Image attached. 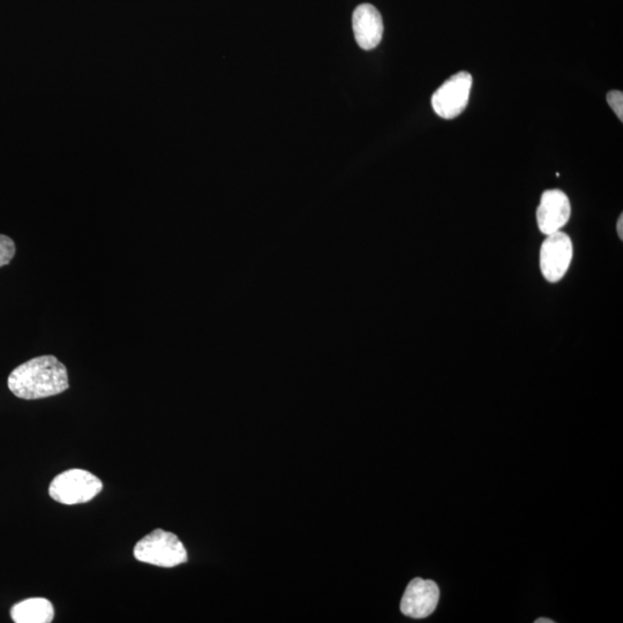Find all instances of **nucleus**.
I'll list each match as a JSON object with an SVG mask.
<instances>
[{
    "instance_id": "nucleus-1",
    "label": "nucleus",
    "mask_w": 623,
    "mask_h": 623,
    "mask_svg": "<svg viewBox=\"0 0 623 623\" xmlns=\"http://www.w3.org/2000/svg\"><path fill=\"white\" fill-rule=\"evenodd\" d=\"M7 385L22 400L45 399L70 387L65 365L54 356L33 358L18 366L10 374Z\"/></svg>"
},
{
    "instance_id": "nucleus-2",
    "label": "nucleus",
    "mask_w": 623,
    "mask_h": 623,
    "mask_svg": "<svg viewBox=\"0 0 623 623\" xmlns=\"http://www.w3.org/2000/svg\"><path fill=\"white\" fill-rule=\"evenodd\" d=\"M134 557L144 564L172 568L187 561V552L176 535L157 529L135 545Z\"/></svg>"
},
{
    "instance_id": "nucleus-3",
    "label": "nucleus",
    "mask_w": 623,
    "mask_h": 623,
    "mask_svg": "<svg viewBox=\"0 0 623 623\" xmlns=\"http://www.w3.org/2000/svg\"><path fill=\"white\" fill-rule=\"evenodd\" d=\"M103 484L89 471L72 469L52 480L49 487L51 499L66 506L86 504L100 494Z\"/></svg>"
},
{
    "instance_id": "nucleus-4",
    "label": "nucleus",
    "mask_w": 623,
    "mask_h": 623,
    "mask_svg": "<svg viewBox=\"0 0 623 623\" xmlns=\"http://www.w3.org/2000/svg\"><path fill=\"white\" fill-rule=\"evenodd\" d=\"M472 82L468 72H459L450 77L432 96L435 114L444 119L460 116L468 107Z\"/></svg>"
},
{
    "instance_id": "nucleus-5",
    "label": "nucleus",
    "mask_w": 623,
    "mask_h": 623,
    "mask_svg": "<svg viewBox=\"0 0 623 623\" xmlns=\"http://www.w3.org/2000/svg\"><path fill=\"white\" fill-rule=\"evenodd\" d=\"M573 243L565 232L546 236L540 249V270L545 280L557 283L564 279L573 260Z\"/></svg>"
},
{
    "instance_id": "nucleus-6",
    "label": "nucleus",
    "mask_w": 623,
    "mask_h": 623,
    "mask_svg": "<svg viewBox=\"0 0 623 623\" xmlns=\"http://www.w3.org/2000/svg\"><path fill=\"white\" fill-rule=\"evenodd\" d=\"M440 590L437 583L431 580H412L405 589L401 611L412 619H425L437 609Z\"/></svg>"
},
{
    "instance_id": "nucleus-7",
    "label": "nucleus",
    "mask_w": 623,
    "mask_h": 623,
    "mask_svg": "<svg viewBox=\"0 0 623 623\" xmlns=\"http://www.w3.org/2000/svg\"><path fill=\"white\" fill-rule=\"evenodd\" d=\"M572 215V206L565 192L560 190L545 191L537 209L538 228L549 236L561 231Z\"/></svg>"
},
{
    "instance_id": "nucleus-8",
    "label": "nucleus",
    "mask_w": 623,
    "mask_h": 623,
    "mask_svg": "<svg viewBox=\"0 0 623 623\" xmlns=\"http://www.w3.org/2000/svg\"><path fill=\"white\" fill-rule=\"evenodd\" d=\"M352 28L360 48L373 50L378 47L384 35V21L380 12L371 4H362L352 15Z\"/></svg>"
},
{
    "instance_id": "nucleus-9",
    "label": "nucleus",
    "mask_w": 623,
    "mask_h": 623,
    "mask_svg": "<svg viewBox=\"0 0 623 623\" xmlns=\"http://www.w3.org/2000/svg\"><path fill=\"white\" fill-rule=\"evenodd\" d=\"M11 617L15 623H49L54 620L55 610L45 598H30L14 605Z\"/></svg>"
},
{
    "instance_id": "nucleus-10",
    "label": "nucleus",
    "mask_w": 623,
    "mask_h": 623,
    "mask_svg": "<svg viewBox=\"0 0 623 623\" xmlns=\"http://www.w3.org/2000/svg\"><path fill=\"white\" fill-rule=\"evenodd\" d=\"M15 255V244L10 237L0 235V267L9 265Z\"/></svg>"
},
{
    "instance_id": "nucleus-11",
    "label": "nucleus",
    "mask_w": 623,
    "mask_h": 623,
    "mask_svg": "<svg viewBox=\"0 0 623 623\" xmlns=\"http://www.w3.org/2000/svg\"><path fill=\"white\" fill-rule=\"evenodd\" d=\"M607 103H609L612 110L615 112V115L621 120H623V94L621 90H612L606 96Z\"/></svg>"
},
{
    "instance_id": "nucleus-12",
    "label": "nucleus",
    "mask_w": 623,
    "mask_h": 623,
    "mask_svg": "<svg viewBox=\"0 0 623 623\" xmlns=\"http://www.w3.org/2000/svg\"><path fill=\"white\" fill-rule=\"evenodd\" d=\"M618 235L620 237V239H623V216L620 215L619 220H618Z\"/></svg>"
},
{
    "instance_id": "nucleus-13",
    "label": "nucleus",
    "mask_w": 623,
    "mask_h": 623,
    "mask_svg": "<svg viewBox=\"0 0 623 623\" xmlns=\"http://www.w3.org/2000/svg\"><path fill=\"white\" fill-rule=\"evenodd\" d=\"M536 623H554L553 620L551 619H545V618H540L538 620L535 621Z\"/></svg>"
}]
</instances>
